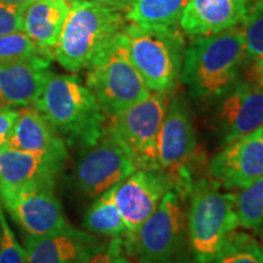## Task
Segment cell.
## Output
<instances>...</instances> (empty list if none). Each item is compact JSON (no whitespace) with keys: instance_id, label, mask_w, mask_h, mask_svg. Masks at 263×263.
<instances>
[{"instance_id":"6da1fadb","label":"cell","mask_w":263,"mask_h":263,"mask_svg":"<svg viewBox=\"0 0 263 263\" xmlns=\"http://www.w3.org/2000/svg\"><path fill=\"white\" fill-rule=\"evenodd\" d=\"M245 61L240 25L217 34L193 37L184 50L180 81L195 100H216L239 81Z\"/></svg>"},{"instance_id":"7a4b0ae2","label":"cell","mask_w":263,"mask_h":263,"mask_svg":"<svg viewBox=\"0 0 263 263\" xmlns=\"http://www.w3.org/2000/svg\"><path fill=\"white\" fill-rule=\"evenodd\" d=\"M124 12L91 0H70V12L52 57L72 73L89 68L120 37Z\"/></svg>"},{"instance_id":"3957f363","label":"cell","mask_w":263,"mask_h":263,"mask_svg":"<svg viewBox=\"0 0 263 263\" xmlns=\"http://www.w3.org/2000/svg\"><path fill=\"white\" fill-rule=\"evenodd\" d=\"M70 144L90 146L106 133L107 116L74 74L52 73L32 105Z\"/></svg>"},{"instance_id":"277c9868","label":"cell","mask_w":263,"mask_h":263,"mask_svg":"<svg viewBox=\"0 0 263 263\" xmlns=\"http://www.w3.org/2000/svg\"><path fill=\"white\" fill-rule=\"evenodd\" d=\"M121 39L150 91L172 94L180 81L186 43L178 26L128 24Z\"/></svg>"},{"instance_id":"5b68a950","label":"cell","mask_w":263,"mask_h":263,"mask_svg":"<svg viewBox=\"0 0 263 263\" xmlns=\"http://www.w3.org/2000/svg\"><path fill=\"white\" fill-rule=\"evenodd\" d=\"M123 242L136 263H193L185 200L168 190L156 211Z\"/></svg>"},{"instance_id":"8992f818","label":"cell","mask_w":263,"mask_h":263,"mask_svg":"<svg viewBox=\"0 0 263 263\" xmlns=\"http://www.w3.org/2000/svg\"><path fill=\"white\" fill-rule=\"evenodd\" d=\"M189 199L186 218L193 263H211L228 235L239 228L235 193L207 177L194 183Z\"/></svg>"},{"instance_id":"52a82bcc","label":"cell","mask_w":263,"mask_h":263,"mask_svg":"<svg viewBox=\"0 0 263 263\" xmlns=\"http://www.w3.org/2000/svg\"><path fill=\"white\" fill-rule=\"evenodd\" d=\"M200 155L188 101L182 94L171 95L157 139V166L168 177L173 190L183 199L196 182Z\"/></svg>"},{"instance_id":"ba28073f","label":"cell","mask_w":263,"mask_h":263,"mask_svg":"<svg viewBox=\"0 0 263 263\" xmlns=\"http://www.w3.org/2000/svg\"><path fill=\"white\" fill-rule=\"evenodd\" d=\"M87 71L85 85L107 118L116 116L151 94L132 64L121 35Z\"/></svg>"},{"instance_id":"9c48e42d","label":"cell","mask_w":263,"mask_h":263,"mask_svg":"<svg viewBox=\"0 0 263 263\" xmlns=\"http://www.w3.org/2000/svg\"><path fill=\"white\" fill-rule=\"evenodd\" d=\"M172 94L155 93L116 116L106 129L129 150L139 168H157V139Z\"/></svg>"},{"instance_id":"30bf717a","label":"cell","mask_w":263,"mask_h":263,"mask_svg":"<svg viewBox=\"0 0 263 263\" xmlns=\"http://www.w3.org/2000/svg\"><path fill=\"white\" fill-rule=\"evenodd\" d=\"M82 149L74 179L88 197L100 196L139 168L129 150L107 129L97 143Z\"/></svg>"},{"instance_id":"8fae6325","label":"cell","mask_w":263,"mask_h":263,"mask_svg":"<svg viewBox=\"0 0 263 263\" xmlns=\"http://www.w3.org/2000/svg\"><path fill=\"white\" fill-rule=\"evenodd\" d=\"M0 201L27 236L50 235L70 226L52 188L0 190Z\"/></svg>"},{"instance_id":"7c38bea8","label":"cell","mask_w":263,"mask_h":263,"mask_svg":"<svg viewBox=\"0 0 263 263\" xmlns=\"http://www.w3.org/2000/svg\"><path fill=\"white\" fill-rule=\"evenodd\" d=\"M207 177L226 190L246 188L263 177V127L226 144L207 163Z\"/></svg>"},{"instance_id":"4fadbf2b","label":"cell","mask_w":263,"mask_h":263,"mask_svg":"<svg viewBox=\"0 0 263 263\" xmlns=\"http://www.w3.org/2000/svg\"><path fill=\"white\" fill-rule=\"evenodd\" d=\"M173 189L168 177L157 168H137L114 186V199L127 228L136 233L156 211L164 194Z\"/></svg>"},{"instance_id":"5bb4252c","label":"cell","mask_w":263,"mask_h":263,"mask_svg":"<svg viewBox=\"0 0 263 263\" xmlns=\"http://www.w3.org/2000/svg\"><path fill=\"white\" fill-rule=\"evenodd\" d=\"M215 123L223 145L263 127V89L252 81H238L219 98Z\"/></svg>"},{"instance_id":"9a60e30c","label":"cell","mask_w":263,"mask_h":263,"mask_svg":"<svg viewBox=\"0 0 263 263\" xmlns=\"http://www.w3.org/2000/svg\"><path fill=\"white\" fill-rule=\"evenodd\" d=\"M52 55L0 64V111L32 106L52 73Z\"/></svg>"},{"instance_id":"2e32d148","label":"cell","mask_w":263,"mask_h":263,"mask_svg":"<svg viewBox=\"0 0 263 263\" xmlns=\"http://www.w3.org/2000/svg\"><path fill=\"white\" fill-rule=\"evenodd\" d=\"M107 241L87 230L67 226L44 236H26L25 263H81Z\"/></svg>"},{"instance_id":"e0dca14e","label":"cell","mask_w":263,"mask_h":263,"mask_svg":"<svg viewBox=\"0 0 263 263\" xmlns=\"http://www.w3.org/2000/svg\"><path fill=\"white\" fill-rule=\"evenodd\" d=\"M252 0H189L179 20L184 35L201 37L236 27L244 21Z\"/></svg>"},{"instance_id":"ac0fdd59","label":"cell","mask_w":263,"mask_h":263,"mask_svg":"<svg viewBox=\"0 0 263 263\" xmlns=\"http://www.w3.org/2000/svg\"><path fill=\"white\" fill-rule=\"evenodd\" d=\"M64 164L49 157L35 155L10 146L0 150V190H16L31 186L54 189Z\"/></svg>"},{"instance_id":"d6986e66","label":"cell","mask_w":263,"mask_h":263,"mask_svg":"<svg viewBox=\"0 0 263 263\" xmlns=\"http://www.w3.org/2000/svg\"><path fill=\"white\" fill-rule=\"evenodd\" d=\"M8 146L49 157L62 164L68 159L66 140L34 106L18 110Z\"/></svg>"},{"instance_id":"ffe728a7","label":"cell","mask_w":263,"mask_h":263,"mask_svg":"<svg viewBox=\"0 0 263 263\" xmlns=\"http://www.w3.org/2000/svg\"><path fill=\"white\" fill-rule=\"evenodd\" d=\"M70 12V0H34L24 11L22 32L39 48L52 52Z\"/></svg>"},{"instance_id":"44dd1931","label":"cell","mask_w":263,"mask_h":263,"mask_svg":"<svg viewBox=\"0 0 263 263\" xmlns=\"http://www.w3.org/2000/svg\"><path fill=\"white\" fill-rule=\"evenodd\" d=\"M83 228L101 238H126L127 228L114 199V188L97 197L84 215Z\"/></svg>"},{"instance_id":"7402d4cb","label":"cell","mask_w":263,"mask_h":263,"mask_svg":"<svg viewBox=\"0 0 263 263\" xmlns=\"http://www.w3.org/2000/svg\"><path fill=\"white\" fill-rule=\"evenodd\" d=\"M189 0H130L124 10L129 24L177 26Z\"/></svg>"},{"instance_id":"603a6c76","label":"cell","mask_w":263,"mask_h":263,"mask_svg":"<svg viewBox=\"0 0 263 263\" xmlns=\"http://www.w3.org/2000/svg\"><path fill=\"white\" fill-rule=\"evenodd\" d=\"M211 263H263L261 244L254 235L235 229Z\"/></svg>"},{"instance_id":"cb8c5ba5","label":"cell","mask_w":263,"mask_h":263,"mask_svg":"<svg viewBox=\"0 0 263 263\" xmlns=\"http://www.w3.org/2000/svg\"><path fill=\"white\" fill-rule=\"evenodd\" d=\"M235 211L240 228L257 232L263 227V177L235 193Z\"/></svg>"},{"instance_id":"d4e9b609","label":"cell","mask_w":263,"mask_h":263,"mask_svg":"<svg viewBox=\"0 0 263 263\" xmlns=\"http://www.w3.org/2000/svg\"><path fill=\"white\" fill-rule=\"evenodd\" d=\"M240 27L244 33L246 60L256 61L263 57V0H254Z\"/></svg>"},{"instance_id":"484cf974","label":"cell","mask_w":263,"mask_h":263,"mask_svg":"<svg viewBox=\"0 0 263 263\" xmlns=\"http://www.w3.org/2000/svg\"><path fill=\"white\" fill-rule=\"evenodd\" d=\"M38 55H52V52L43 50L22 31L0 35V64L24 60Z\"/></svg>"},{"instance_id":"4316f807","label":"cell","mask_w":263,"mask_h":263,"mask_svg":"<svg viewBox=\"0 0 263 263\" xmlns=\"http://www.w3.org/2000/svg\"><path fill=\"white\" fill-rule=\"evenodd\" d=\"M25 248L20 245L10 228L4 213V207L0 201V263H25Z\"/></svg>"},{"instance_id":"83f0119b","label":"cell","mask_w":263,"mask_h":263,"mask_svg":"<svg viewBox=\"0 0 263 263\" xmlns=\"http://www.w3.org/2000/svg\"><path fill=\"white\" fill-rule=\"evenodd\" d=\"M81 263H136L128 255L123 239H110L104 248Z\"/></svg>"},{"instance_id":"f1b7e54d","label":"cell","mask_w":263,"mask_h":263,"mask_svg":"<svg viewBox=\"0 0 263 263\" xmlns=\"http://www.w3.org/2000/svg\"><path fill=\"white\" fill-rule=\"evenodd\" d=\"M27 6L8 5L0 3V35L22 31V17Z\"/></svg>"},{"instance_id":"f546056e","label":"cell","mask_w":263,"mask_h":263,"mask_svg":"<svg viewBox=\"0 0 263 263\" xmlns=\"http://www.w3.org/2000/svg\"><path fill=\"white\" fill-rule=\"evenodd\" d=\"M18 117V110L8 108L0 111V150L8 145V141L11 136L12 129Z\"/></svg>"},{"instance_id":"4dcf8cb0","label":"cell","mask_w":263,"mask_h":263,"mask_svg":"<svg viewBox=\"0 0 263 263\" xmlns=\"http://www.w3.org/2000/svg\"><path fill=\"white\" fill-rule=\"evenodd\" d=\"M91 2L99 3V4L108 6V8H112L120 11H123L127 9L128 4H129L130 0H91Z\"/></svg>"},{"instance_id":"1f68e13d","label":"cell","mask_w":263,"mask_h":263,"mask_svg":"<svg viewBox=\"0 0 263 263\" xmlns=\"http://www.w3.org/2000/svg\"><path fill=\"white\" fill-rule=\"evenodd\" d=\"M263 78V57L252 62L250 67V81H257Z\"/></svg>"},{"instance_id":"d6a6232c","label":"cell","mask_w":263,"mask_h":263,"mask_svg":"<svg viewBox=\"0 0 263 263\" xmlns=\"http://www.w3.org/2000/svg\"><path fill=\"white\" fill-rule=\"evenodd\" d=\"M34 0H0L2 4L8 5H16V6H28Z\"/></svg>"},{"instance_id":"836d02e7","label":"cell","mask_w":263,"mask_h":263,"mask_svg":"<svg viewBox=\"0 0 263 263\" xmlns=\"http://www.w3.org/2000/svg\"><path fill=\"white\" fill-rule=\"evenodd\" d=\"M255 233H257L258 241H259V244H261V248H262V251H263V227H262V228H259L257 232H255Z\"/></svg>"},{"instance_id":"e575fe53","label":"cell","mask_w":263,"mask_h":263,"mask_svg":"<svg viewBox=\"0 0 263 263\" xmlns=\"http://www.w3.org/2000/svg\"><path fill=\"white\" fill-rule=\"evenodd\" d=\"M252 82H255L256 84H258L259 87H261L263 89V78H261V80H257V81H252Z\"/></svg>"},{"instance_id":"d590c367","label":"cell","mask_w":263,"mask_h":263,"mask_svg":"<svg viewBox=\"0 0 263 263\" xmlns=\"http://www.w3.org/2000/svg\"><path fill=\"white\" fill-rule=\"evenodd\" d=\"M252 2H254V0H252Z\"/></svg>"}]
</instances>
